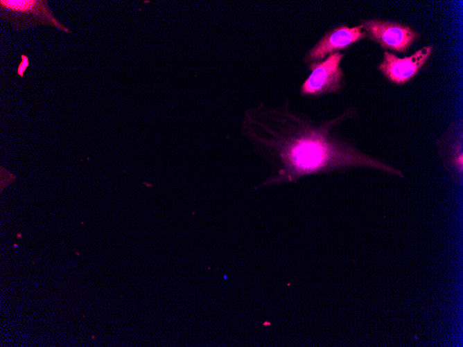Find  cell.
<instances>
[{"instance_id":"obj_1","label":"cell","mask_w":463,"mask_h":347,"mask_svg":"<svg viewBox=\"0 0 463 347\" xmlns=\"http://www.w3.org/2000/svg\"><path fill=\"white\" fill-rule=\"evenodd\" d=\"M357 114L355 107L324 121H315L290 108L261 103L245 114L242 130L271 166L263 185L295 181L301 177L353 168H369L403 177V172L364 152L340 134L342 123Z\"/></svg>"},{"instance_id":"obj_2","label":"cell","mask_w":463,"mask_h":347,"mask_svg":"<svg viewBox=\"0 0 463 347\" xmlns=\"http://www.w3.org/2000/svg\"><path fill=\"white\" fill-rule=\"evenodd\" d=\"M366 38L384 51L405 54L422 37L410 25L394 20L367 18L359 21Z\"/></svg>"},{"instance_id":"obj_3","label":"cell","mask_w":463,"mask_h":347,"mask_svg":"<svg viewBox=\"0 0 463 347\" xmlns=\"http://www.w3.org/2000/svg\"><path fill=\"white\" fill-rule=\"evenodd\" d=\"M344 56L345 53H335L318 63L307 66L311 73L300 86L302 97L317 98L341 93L347 84L342 67Z\"/></svg>"},{"instance_id":"obj_4","label":"cell","mask_w":463,"mask_h":347,"mask_svg":"<svg viewBox=\"0 0 463 347\" xmlns=\"http://www.w3.org/2000/svg\"><path fill=\"white\" fill-rule=\"evenodd\" d=\"M0 15L1 19L10 23L14 30L48 25L71 33L54 16L46 0H1Z\"/></svg>"},{"instance_id":"obj_5","label":"cell","mask_w":463,"mask_h":347,"mask_svg":"<svg viewBox=\"0 0 463 347\" xmlns=\"http://www.w3.org/2000/svg\"><path fill=\"white\" fill-rule=\"evenodd\" d=\"M434 53L432 44L423 46L408 56L383 51L377 70L390 83L403 86L411 82L427 64Z\"/></svg>"},{"instance_id":"obj_6","label":"cell","mask_w":463,"mask_h":347,"mask_svg":"<svg viewBox=\"0 0 463 347\" xmlns=\"http://www.w3.org/2000/svg\"><path fill=\"white\" fill-rule=\"evenodd\" d=\"M365 38L360 25L349 26L344 23L339 24L323 33L305 53L302 62L306 66L318 63L335 53H344Z\"/></svg>"},{"instance_id":"obj_7","label":"cell","mask_w":463,"mask_h":347,"mask_svg":"<svg viewBox=\"0 0 463 347\" xmlns=\"http://www.w3.org/2000/svg\"><path fill=\"white\" fill-rule=\"evenodd\" d=\"M462 120L449 124L436 141V148L444 167L454 179H461L463 168Z\"/></svg>"}]
</instances>
